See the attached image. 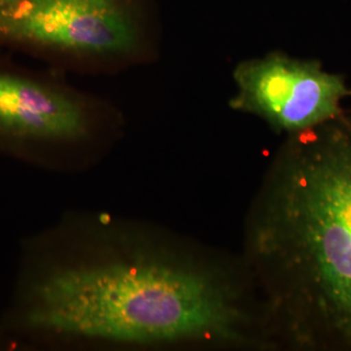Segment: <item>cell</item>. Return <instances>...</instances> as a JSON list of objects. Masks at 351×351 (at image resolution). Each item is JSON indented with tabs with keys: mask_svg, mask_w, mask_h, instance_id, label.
Listing matches in <instances>:
<instances>
[{
	"mask_svg": "<svg viewBox=\"0 0 351 351\" xmlns=\"http://www.w3.org/2000/svg\"><path fill=\"white\" fill-rule=\"evenodd\" d=\"M289 137L252 208L249 271L276 343L351 348V134Z\"/></svg>",
	"mask_w": 351,
	"mask_h": 351,
	"instance_id": "cell-1",
	"label": "cell"
},
{
	"mask_svg": "<svg viewBox=\"0 0 351 351\" xmlns=\"http://www.w3.org/2000/svg\"><path fill=\"white\" fill-rule=\"evenodd\" d=\"M0 38L96 68L132 64L149 50L130 0H24L0 14Z\"/></svg>",
	"mask_w": 351,
	"mask_h": 351,
	"instance_id": "cell-3",
	"label": "cell"
},
{
	"mask_svg": "<svg viewBox=\"0 0 351 351\" xmlns=\"http://www.w3.org/2000/svg\"><path fill=\"white\" fill-rule=\"evenodd\" d=\"M93 103L54 82L0 71V134L9 137L71 142L86 137Z\"/></svg>",
	"mask_w": 351,
	"mask_h": 351,
	"instance_id": "cell-5",
	"label": "cell"
},
{
	"mask_svg": "<svg viewBox=\"0 0 351 351\" xmlns=\"http://www.w3.org/2000/svg\"><path fill=\"white\" fill-rule=\"evenodd\" d=\"M237 92L230 106L265 120L289 136L320 127L341 112L350 94L341 76L314 61L281 52L242 62L233 73Z\"/></svg>",
	"mask_w": 351,
	"mask_h": 351,
	"instance_id": "cell-4",
	"label": "cell"
},
{
	"mask_svg": "<svg viewBox=\"0 0 351 351\" xmlns=\"http://www.w3.org/2000/svg\"><path fill=\"white\" fill-rule=\"evenodd\" d=\"M218 265L163 257L57 270L38 284L31 320L51 331L129 343L269 345L261 307Z\"/></svg>",
	"mask_w": 351,
	"mask_h": 351,
	"instance_id": "cell-2",
	"label": "cell"
},
{
	"mask_svg": "<svg viewBox=\"0 0 351 351\" xmlns=\"http://www.w3.org/2000/svg\"><path fill=\"white\" fill-rule=\"evenodd\" d=\"M24 0H0V14L11 10L14 7L19 5Z\"/></svg>",
	"mask_w": 351,
	"mask_h": 351,
	"instance_id": "cell-6",
	"label": "cell"
}]
</instances>
